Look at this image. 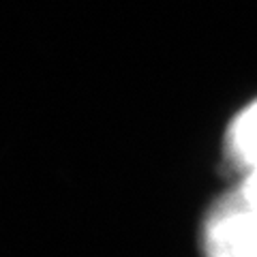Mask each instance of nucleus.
I'll return each mask as SVG.
<instances>
[{
  "label": "nucleus",
  "mask_w": 257,
  "mask_h": 257,
  "mask_svg": "<svg viewBox=\"0 0 257 257\" xmlns=\"http://www.w3.org/2000/svg\"><path fill=\"white\" fill-rule=\"evenodd\" d=\"M225 148L231 163L242 172V178H257V99L231 120Z\"/></svg>",
  "instance_id": "2"
},
{
  "label": "nucleus",
  "mask_w": 257,
  "mask_h": 257,
  "mask_svg": "<svg viewBox=\"0 0 257 257\" xmlns=\"http://www.w3.org/2000/svg\"><path fill=\"white\" fill-rule=\"evenodd\" d=\"M206 257H257V178H242L206 216Z\"/></svg>",
  "instance_id": "1"
}]
</instances>
